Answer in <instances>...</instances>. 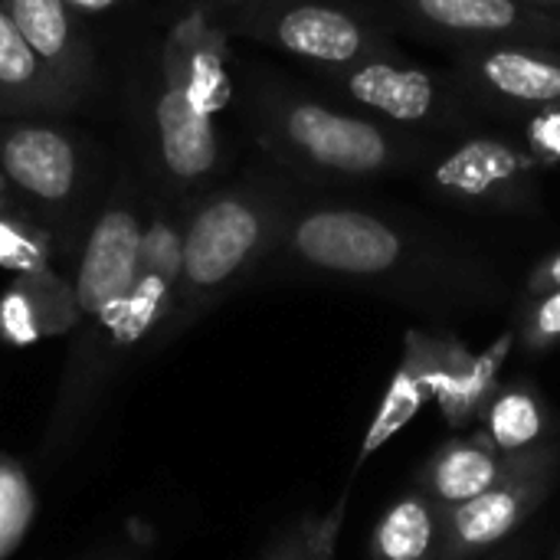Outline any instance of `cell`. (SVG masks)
<instances>
[{"label": "cell", "instance_id": "1", "mask_svg": "<svg viewBox=\"0 0 560 560\" xmlns=\"http://www.w3.org/2000/svg\"><path fill=\"white\" fill-rule=\"evenodd\" d=\"M276 253L299 272L407 302L486 299L499 285L479 246L387 207L299 200Z\"/></svg>", "mask_w": 560, "mask_h": 560}, {"label": "cell", "instance_id": "2", "mask_svg": "<svg viewBox=\"0 0 560 560\" xmlns=\"http://www.w3.org/2000/svg\"><path fill=\"white\" fill-rule=\"evenodd\" d=\"M256 138L279 167L315 187H364L417 174L430 141L374 121L341 102L269 82L256 108Z\"/></svg>", "mask_w": 560, "mask_h": 560}, {"label": "cell", "instance_id": "3", "mask_svg": "<svg viewBox=\"0 0 560 560\" xmlns=\"http://www.w3.org/2000/svg\"><path fill=\"white\" fill-rule=\"evenodd\" d=\"M226 39L194 10L177 20L161 49V89L154 98L158 158L177 187H200L223 164L220 112L230 105Z\"/></svg>", "mask_w": 560, "mask_h": 560}, {"label": "cell", "instance_id": "4", "mask_svg": "<svg viewBox=\"0 0 560 560\" xmlns=\"http://www.w3.org/2000/svg\"><path fill=\"white\" fill-rule=\"evenodd\" d=\"M299 194L276 180H249L210 194L184 220L180 279L171 322L180 325L266 262L289 226Z\"/></svg>", "mask_w": 560, "mask_h": 560}, {"label": "cell", "instance_id": "5", "mask_svg": "<svg viewBox=\"0 0 560 560\" xmlns=\"http://www.w3.org/2000/svg\"><path fill=\"white\" fill-rule=\"evenodd\" d=\"M315 79L341 105L430 144H443L489 125L453 72L427 69L400 52L371 56L341 69H318Z\"/></svg>", "mask_w": 560, "mask_h": 560}, {"label": "cell", "instance_id": "6", "mask_svg": "<svg viewBox=\"0 0 560 560\" xmlns=\"http://www.w3.org/2000/svg\"><path fill=\"white\" fill-rule=\"evenodd\" d=\"M545 164L522 135L472 128L459 138L433 144L413 174L423 190L446 207L492 217L541 213Z\"/></svg>", "mask_w": 560, "mask_h": 560}, {"label": "cell", "instance_id": "7", "mask_svg": "<svg viewBox=\"0 0 560 560\" xmlns=\"http://www.w3.org/2000/svg\"><path fill=\"white\" fill-rule=\"evenodd\" d=\"M240 33L282 49L312 72L400 52L384 26L338 0H256L240 16Z\"/></svg>", "mask_w": 560, "mask_h": 560}, {"label": "cell", "instance_id": "8", "mask_svg": "<svg viewBox=\"0 0 560 560\" xmlns=\"http://www.w3.org/2000/svg\"><path fill=\"white\" fill-rule=\"evenodd\" d=\"M450 72L489 121L522 125L560 108V46L453 43Z\"/></svg>", "mask_w": 560, "mask_h": 560}, {"label": "cell", "instance_id": "9", "mask_svg": "<svg viewBox=\"0 0 560 560\" xmlns=\"http://www.w3.org/2000/svg\"><path fill=\"white\" fill-rule=\"evenodd\" d=\"M141 236L144 223L131 203H112L95 217L82 243L72 282L75 328L82 325L89 331L85 341L98 338L125 305L138 269Z\"/></svg>", "mask_w": 560, "mask_h": 560}, {"label": "cell", "instance_id": "10", "mask_svg": "<svg viewBox=\"0 0 560 560\" xmlns=\"http://www.w3.org/2000/svg\"><path fill=\"white\" fill-rule=\"evenodd\" d=\"M404 23L443 46L453 43H535L560 46V16L525 0H384Z\"/></svg>", "mask_w": 560, "mask_h": 560}, {"label": "cell", "instance_id": "11", "mask_svg": "<svg viewBox=\"0 0 560 560\" xmlns=\"http://www.w3.org/2000/svg\"><path fill=\"white\" fill-rule=\"evenodd\" d=\"M0 180L39 210L66 207L82 184L75 138L46 121L0 118Z\"/></svg>", "mask_w": 560, "mask_h": 560}, {"label": "cell", "instance_id": "12", "mask_svg": "<svg viewBox=\"0 0 560 560\" xmlns=\"http://www.w3.org/2000/svg\"><path fill=\"white\" fill-rule=\"evenodd\" d=\"M558 456L522 469L482 495L443 509V560H469L515 535L548 499Z\"/></svg>", "mask_w": 560, "mask_h": 560}, {"label": "cell", "instance_id": "13", "mask_svg": "<svg viewBox=\"0 0 560 560\" xmlns=\"http://www.w3.org/2000/svg\"><path fill=\"white\" fill-rule=\"evenodd\" d=\"M558 456L555 446H535L525 453H502L482 430L472 436H456L420 472V492H427L440 509L469 502L502 479L532 469L545 459Z\"/></svg>", "mask_w": 560, "mask_h": 560}, {"label": "cell", "instance_id": "14", "mask_svg": "<svg viewBox=\"0 0 560 560\" xmlns=\"http://www.w3.org/2000/svg\"><path fill=\"white\" fill-rule=\"evenodd\" d=\"M515 345V335H502L486 354H472L453 338H436L433 354V400L453 430H466L492 394L499 390V374Z\"/></svg>", "mask_w": 560, "mask_h": 560}, {"label": "cell", "instance_id": "15", "mask_svg": "<svg viewBox=\"0 0 560 560\" xmlns=\"http://www.w3.org/2000/svg\"><path fill=\"white\" fill-rule=\"evenodd\" d=\"M26 43L39 52V59L79 95L89 82L92 52L79 33V13L69 0H0Z\"/></svg>", "mask_w": 560, "mask_h": 560}, {"label": "cell", "instance_id": "16", "mask_svg": "<svg viewBox=\"0 0 560 560\" xmlns=\"http://www.w3.org/2000/svg\"><path fill=\"white\" fill-rule=\"evenodd\" d=\"M79 95L39 59L0 3V118L59 112Z\"/></svg>", "mask_w": 560, "mask_h": 560}, {"label": "cell", "instance_id": "17", "mask_svg": "<svg viewBox=\"0 0 560 560\" xmlns=\"http://www.w3.org/2000/svg\"><path fill=\"white\" fill-rule=\"evenodd\" d=\"M433 354H436V338L423 335L420 328L407 331V354L368 427L364 446L358 453V469L384 446L390 443L423 407L433 400Z\"/></svg>", "mask_w": 560, "mask_h": 560}, {"label": "cell", "instance_id": "18", "mask_svg": "<svg viewBox=\"0 0 560 560\" xmlns=\"http://www.w3.org/2000/svg\"><path fill=\"white\" fill-rule=\"evenodd\" d=\"M371 560H443V509L427 492L394 502L371 535Z\"/></svg>", "mask_w": 560, "mask_h": 560}, {"label": "cell", "instance_id": "19", "mask_svg": "<svg viewBox=\"0 0 560 560\" xmlns=\"http://www.w3.org/2000/svg\"><path fill=\"white\" fill-rule=\"evenodd\" d=\"M66 328H75V302L72 289H66L52 272L20 279L16 292H10L0 308V331L13 345H26Z\"/></svg>", "mask_w": 560, "mask_h": 560}, {"label": "cell", "instance_id": "20", "mask_svg": "<svg viewBox=\"0 0 560 560\" xmlns=\"http://www.w3.org/2000/svg\"><path fill=\"white\" fill-rule=\"evenodd\" d=\"M482 433L502 450V453H525L541 446L548 430V410L538 390L528 384H509L492 394L486 410L479 413Z\"/></svg>", "mask_w": 560, "mask_h": 560}, {"label": "cell", "instance_id": "21", "mask_svg": "<svg viewBox=\"0 0 560 560\" xmlns=\"http://www.w3.org/2000/svg\"><path fill=\"white\" fill-rule=\"evenodd\" d=\"M345 509H348V492L325 515H308L299 525H292L262 560H331L345 525Z\"/></svg>", "mask_w": 560, "mask_h": 560}, {"label": "cell", "instance_id": "22", "mask_svg": "<svg viewBox=\"0 0 560 560\" xmlns=\"http://www.w3.org/2000/svg\"><path fill=\"white\" fill-rule=\"evenodd\" d=\"M0 266L16 272L20 279L49 276V240L30 220L13 213L7 197L0 194Z\"/></svg>", "mask_w": 560, "mask_h": 560}, {"label": "cell", "instance_id": "23", "mask_svg": "<svg viewBox=\"0 0 560 560\" xmlns=\"http://www.w3.org/2000/svg\"><path fill=\"white\" fill-rule=\"evenodd\" d=\"M33 489L20 463L0 456V560L13 555L33 522Z\"/></svg>", "mask_w": 560, "mask_h": 560}, {"label": "cell", "instance_id": "24", "mask_svg": "<svg viewBox=\"0 0 560 560\" xmlns=\"http://www.w3.org/2000/svg\"><path fill=\"white\" fill-rule=\"evenodd\" d=\"M515 338L525 348V354H541L560 345V289L525 292Z\"/></svg>", "mask_w": 560, "mask_h": 560}, {"label": "cell", "instance_id": "25", "mask_svg": "<svg viewBox=\"0 0 560 560\" xmlns=\"http://www.w3.org/2000/svg\"><path fill=\"white\" fill-rule=\"evenodd\" d=\"M518 128H522V141L532 148V154H535L545 167L560 161V108L541 112V115H532V118H525Z\"/></svg>", "mask_w": 560, "mask_h": 560}, {"label": "cell", "instance_id": "26", "mask_svg": "<svg viewBox=\"0 0 560 560\" xmlns=\"http://www.w3.org/2000/svg\"><path fill=\"white\" fill-rule=\"evenodd\" d=\"M551 289H560V249L541 259L525 282V292H551Z\"/></svg>", "mask_w": 560, "mask_h": 560}, {"label": "cell", "instance_id": "27", "mask_svg": "<svg viewBox=\"0 0 560 560\" xmlns=\"http://www.w3.org/2000/svg\"><path fill=\"white\" fill-rule=\"evenodd\" d=\"M118 0H69V7L75 10V13H82V16H95V13H105V10H112Z\"/></svg>", "mask_w": 560, "mask_h": 560}, {"label": "cell", "instance_id": "28", "mask_svg": "<svg viewBox=\"0 0 560 560\" xmlns=\"http://www.w3.org/2000/svg\"><path fill=\"white\" fill-rule=\"evenodd\" d=\"M525 3H532V7H538V10H548V13H558L560 16V0H525Z\"/></svg>", "mask_w": 560, "mask_h": 560}, {"label": "cell", "instance_id": "29", "mask_svg": "<svg viewBox=\"0 0 560 560\" xmlns=\"http://www.w3.org/2000/svg\"><path fill=\"white\" fill-rule=\"evenodd\" d=\"M213 3H223V7H240L243 13L256 3V0H213Z\"/></svg>", "mask_w": 560, "mask_h": 560}, {"label": "cell", "instance_id": "30", "mask_svg": "<svg viewBox=\"0 0 560 560\" xmlns=\"http://www.w3.org/2000/svg\"><path fill=\"white\" fill-rule=\"evenodd\" d=\"M551 560H560V541L555 545V555H551Z\"/></svg>", "mask_w": 560, "mask_h": 560}]
</instances>
